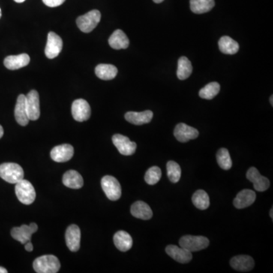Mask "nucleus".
Masks as SVG:
<instances>
[{
  "label": "nucleus",
  "instance_id": "f257e3e1",
  "mask_svg": "<svg viewBox=\"0 0 273 273\" xmlns=\"http://www.w3.org/2000/svg\"><path fill=\"white\" fill-rule=\"evenodd\" d=\"M33 267L37 273H56L60 269L61 264L56 256L44 255L34 261Z\"/></svg>",
  "mask_w": 273,
  "mask_h": 273
},
{
  "label": "nucleus",
  "instance_id": "f03ea898",
  "mask_svg": "<svg viewBox=\"0 0 273 273\" xmlns=\"http://www.w3.org/2000/svg\"><path fill=\"white\" fill-rule=\"evenodd\" d=\"M24 170L17 163H6L0 165V177L10 184L19 182L24 178Z\"/></svg>",
  "mask_w": 273,
  "mask_h": 273
},
{
  "label": "nucleus",
  "instance_id": "7ed1b4c3",
  "mask_svg": "<svg viewBox=\"0 0 273 273\" xmlns=\"http://www.w3.org/2000/svg\"><path fill=\"white\" fill-rule=\"evenodd\" d=\"M16 193L19 200L25 205H30L35 200L36 191L34 186L24 178L16 183Z\"/></svg>",
  "mask_w": 273,
  "mask_h": 273
},
{
  "label": "nucleus",
  "instance_id": "20e7f679",
  "mask_svg": "<svg viewBox=\"0 0 273 273\" xmlns=\"http://www.w3.org/2000/svg\"><path fill=\"white\" fill-rule=\"evenodd\" d=\"M101 14L98 10H92L84 16L78 18L76 20L79 29L84 33H90L95 29L100 23Z\"/></svg>",
  "mask_w": 273,
  "mask_h": 273
},
{
  "label": "nucleus",
  "instance_id": "39448f33",
  "mask_svg": "<svg viewBox=\"0 0 273 273\" xmlns=\"http://www.w3.org/2000/svg\"><path fill=\"white\" fill-rule=\"evenodd\" d=\"M179 244L181 247L188 251L196 252L207 248L209 246L210 241L204 236L185 235L181 237L179 240Z\"/></svg>",
  "mask_w": 273,
  "mask_h": 273
},
{
  "label": "nucleus",
  "instance_id": "423d86ee",
  "mask_svg": "<svg viewBox=\"0 0 273 273\" xmlns=\"http://www.w3.org/2000/svg\"><path fill=\"white\" fill-rule=\"evenodd\" d=\"M101 186L106 196L110 200H118L121 196V187L120 183L115 177L106 175L101 180Z\"/></svg>",
  "mask_w": 273,
  "mask_h": 273
},
{
  "label": "nucleus",
  "instance_id": "0eeeda50",
  "mask_svg": "<svg viewBox=\"0 0 273 273\" xmlns=\"http://www.w3.org/2000/svg\"><path fill=\"white\" fill-rule=\"evenodd\" d=\"M25 106L29 120L36 121L40 118V99L37 91H30L25 97Z\"/></svg>",
  "mask_w": 273,
  "mask_h": 273
},
{
  "label": "nucleus",
  "instance_id": "6e6552de",
  "mask_svg": "<svg viewBox=\"0 0 273 273\" xmlns=\"http://www.w3.org/2000/svg\"><path fill=\"white\" fill-rule=\"evenodd\" d=\"M112 143L118 149V152L124 156H130L134 154L136 149L135 142H130L127 136L116 133L112 136Z\"/></svg>",
  "mask_w": 273,
  "mask_h": 273
},
{
  "label": "nucleus",
  "instance_id": "1a4fd4ad",
  "mask_svg": "<svg viewBox=\"0 0 273 273\" xmlns=\"http://www.w3.org/2000/svg\"><path fill=\"white\" fill-rule=\"evenodd\" d=\"M72 113L73 118L77 121H87L91 115V106L89 103L83 99H78L73 102L72 106Z\"/></svg>",
  "mask_w": 273,
  "mask_h": 273
},
{
  "label": "nucleus",
  "instance_id": "9d476101",
  "mask_svg": "<svg viewBox=\"0 0 273 273\" xmlns=\"http://www.w3.org/2000/svg\"><path fill=\"white\" fill-rule=\"evenodd\" d=\"M38 226L36 223H32L29 226L23 225L21 227L13 228L11 231V235L15 240L25 244L31 241V237L34 232H37Z\"/></svg>",
  "mask_w": 273,
  "mask_h": 273
},
{
  "label": "nucleus",
  "instance_id": "9b49d317",
  "mask_svg": "<svg viewBox=\"0 0 273 273\" xmlns=\"http://www.w3.org/2000/svg\"><path fill=\"white\" fill-rule=\"evenodd\" d=\"M62 40L58 34L52 31L48 34L47 43L45 49V54L48 58L52 59L58 56L62 49Z\"/></svg>",
  "mask_w": 273,
  "mask_h": 273
},
{
  "label": "nucleus",
  "instance_id": "f8f14e48",
  "mask_svg": "<svg viewBox=\"0 0 273 273\" xmlns=\"http://www.w3.org/2000/svg\"><path fill=\"white\" fill-rule=\"evenodd\" d=\"M174 135L178 142L186 143L189 141L196 139L199 136V131L194 127H190L184 123H179L175 127Z\"/></svg>",
  "mask_w": 273,
  "mask_h": 273
},
{
  "label": "nucleus",
  "instance_id": "ddd939ff",
  "mask_svg": "<svg viewBox=\"0 0 273 273\" xmlns=\"http://www.w3.org/2000/svg\"><path fill=\"white\" fill-rule=\"evenodd\" d=\"M74 155V148L72 145H61L55 147L51 151L50 157L53 161L57 163H64L73 158Z\"/></svg>",
  "mask_w": 273,
  "mask_h": 273
},
{
  "label": "nucleus",
  "instance_id": "4468645a",
  "mask_svg": "<svg viewBox=\"0 0 273 273\" xmlns=\"http://www.w3.org/2000/svg\"><path fill=\"white\" fill-rule=\"evenodd\" d=\"M65 241L67 248L72 252H77L81 246L80 228L76 225H72L65 232Z\"/></svg>",
  "mask_w": 273,
  "mask_h": 273
},
{
  "label": "nucleus",
  "instance_id": "2eb2a0df",
  "mask_svg": "<svg viewBox=\"0 0 273 273\" xmlns=\"http://www.w3.org/2000/svg\"><path fill=\"white\" fill-rule=\"evenodd\" d=\"M247 178L253 184L255 190L262 192L269 187L270 181L266 177L262 176L259 171L255 167L249 169L247 172Z\"/></svg>",
  "mask_w": 273,
  "mask_h": 273
},
{
  "label": "nucleus",
  "instance_id": "dca6fc26",
  "mask_svg": "<svg viewBox=\"0 0 273 273\" xmlns=\"http://www.w3.org/2000/svg\"><path fill=\"white\" fill-rule=\"evenodd\" d=\"M166 252L172 259L180 263H187L192 259L191 252L186 249L175 245H169L166 247Z\"/></svg>",
  "mask_w": 273,
  "mask_h": 273
},
{
  "label": "nucleus",
  "instance_id": "f3484780",
  "mask_svg": "<svg viewBox=\"0 0 273 273\" xmlns=\"http://www.w3.org/2000/svg\"><path fill=\"white\" fill-rule=\"evenodd\" d=\"M256 193L253 190L244 189L237 195L234 199V206L237 209H244L247 207L251 206L256 199Z\"/></svg>",
  "mask_w": 273,
  "mask_h": 273
},
{
  "label": "nucleus",
  "instance_id": "a211bd4d",
  "mask_svg": "<svg viewBox=\"0 0 273 273\" xmlns=\"http://www.w3.org/2000/svg\"><path fill=\"white\" fill-rule=\"evenodd\" d=\"M30 56L26 53L17 55H9L4 59V65L10 70H17L28 65Z\"/></svg>",
  "mask_w": 273,
  "mask_h": 273
},
{
  "label": "nucleus",
  "instance_id": "6ab92c4d",
  "mask_svg": "<svg viewBox=\"0 0 273 273\" xmlns=\"http://www.w3.org/2000/svg\"><path fill=\"white\" fill-rule=\"evenodd\" d=\"M154 117L152 111L146 110L144 112H127L124 115V118L128 122L135 125H142L151 122Z\"/></svg>",
  "mask_w": 273,
  "mask_h": 273
},
{
  "label": "nucleus",
  "instance_id": "aec40b11",
  "mask_svg": "<svg viewBox=\"0 0 273 273\" xmlns=\"http://www.w3.org/2000/svg\"><path fill=\"white\" fill-rule=\"evenodd\" d=\"M130 214L135 218L141 220H151L153 217V211L149 205L143 201H136L130 208Z\"/></svg>",
  "mask_w": 273,
  "mask_h": 273
},
{
  "label": "nucleus",
  "instance_id": "412c9836",
  "mask_svg": "<svg viewBox=\"0 0 273 273\" xmlns=\"http://www.w3.org/2000/svg\"><path fill=\"white\" fill-rule=\"evenodd\" d=\"M230 263L232 268L239 271H249L254 266L253 258L247 255L234 256L231 259Z\"/></svg>",
  "mask_w": 273,
  "mask_h": 273
},
{
  "label": "nucleus",
  "instance_id": "4be33fe9",
  "mask_svg": "<svg viewBox=\"0 0 273 273\" xmlns=\"http://www.w3.org/2000/svg\"><path fill=\"white\" fill-rule=\"evenodd\" d=\"M15 117L16 121L20 125L26 126L29 123L28 114H27L26 106H25V96L20 94L18 97L17 103L15 108Z\"/></svg>",
  "mask_w": 273,
  "mask_h": 273
},
{
  "label": "nucleus",
  "instance_id": "5701e85b",
  "mask_svg": "<svg viewBox=\"0 0 273 273\" xmlns=\"http://www.w3.org/2000/svg\"><path fill=\"white\" fill-rule=\"evenodd\" d=\"M62 183L70 188L80 189L83 187L84 180L77 171L70 170L63 175Z\"/></svg>",
  "mask_w": 273,
  "mask_h": 273
},
{
  "label": "nucleus",
  "instance_id": "b1692460",
  "mask_svg": "<svg viewBox=\"0 0 273 273\" xmlns=\"http://www.w3.org/2000/svg\"><path fill=\"white\" fill-rule=\"evenodd\" d=\"M113 241L117 249L121 252L127 251L133 245L131 236L124 231L117 232L114 235Z\"/></svg>",
  "mask_w": 273,
  "mask_h": 273
},
{
  "label": "nucleus",
  "instance_id": "393cba45",
  "mask_svg": "<svg viewBox=\"0 0 273 273\" xmlns=\"http://www.w3.org/2000/svg\"><path fill=\"white\" fill-rule=\"evenodd\" d=\"M109 44L112 49H127L129 46V40L127 35L121 30H116L110 36L109 39Z\"/></svg>",
  "mask_w": 273,
  "mask_h": 273
},
{
  "label": "nucleus",
  "instance_id": "a878e982",
  "mask_svg": "<svg viewBox=\"0 0 273 273\" xmlns=\"http://www.w3.org/2000/svg\"><path fill=\"white\" fill-rule=\"evenodd\" d=\"M95 73L99 79L109 81L116 77L118 70L113 64H100L96 67Z\"/></svg>",
  "mask_w": 273,
  "mask_h": 273
},
{
  "label": "nucleus",
  "instance_id": "bb28decb",
  "mask_svg": "<svg viewBox=\"0 0 273 273\" xmlns=\"http://www.w3.org/2000/svg\"><path fill=\"white\" fill-rule=\"evenodd\" d=\"M215 7L214 0H190V10L195 14H204Z\"/></svg>",
  "mask_w": 273,
  "mask_h": 273
},
{
  "label": "nucleus",
  "instance_id": "cd10ccee",
  "mask_svg": "<svg viewBox=\"0 0 273 273\" xmlns=\"http://www.w3.org/2000/svg\"><path fill=\"white\" fill-rule=\"evenodd\" d=\"M219 47L223 53L228 54V55H234L239 50V45L238 42L228 36H224L220 38L219 41Z\"/></svg>",
  "mask_w": 273,
  "mask_h": 273
},
{
  "label": "nucleus",
  "instance_id": "c85d7f7f",
  "mask_svg": "<svg viewBox=\"0 0 273 273\" xmlns=\"http://www.w3.org/2000/svg\"><path fill=\"white\" fill-rule=\"evenodd\" d=\"M193 72L191 62L185 56L181 57L178 61V70H177V77L180 80H185L188 79Z\"/></svg>",
  "mask_w": 273,
  "mask_h": 273
},
{
  "label": "nucleus",
  "instance_id": "c756f323",
  "mask_svg": "<svg viewBox=\"0 0 273 273\" xmlns=\"http://www.w3.org/2000/svg\"><path fill=\"white\" fill-rule=\"evenodd\" d=\"M192 202L197 209L201 210V211H205L208 209L211 204L209 195L203 190H196L193 193V196H192Z\"/></svg>",
  "mask_w": 273,
  "mask_h": 273
},
{
  "label": "nucleus",
  "instance_id": "7c9ffc66",
  "mask_svg": "<svg viewBox=\"0 0 273 273\" xmlns=\"http://www.w3.org/2000/svg\"><path fill=\"white\" fill-rule=\"evenodd\" d=\"M220 91V84L217 82H211L199 91V95L201 98L205 100H212L216 96L218 95Z\"/></svg>",
  "mask_w": 273,
  "mask_h": 273
},
{
  "label": "nucleus",
  "instance_id": "2f4dec72",
  "mask_svg": "<svg viewBox=\"0 0 273 273\" xmlns=\"http://www.w3.org/2000/svg\"><path fill=\"white\" fill-rule=\"evenodd\" d=\"M217 163L221 169L224 170H229L232 166V159L229 151L226 148L219 150L217 154Z\"/></svg>",
  "mask_w": 273,
  "mask_h": 273
},
{
  "label": "nucleus",
  "instance_id": "473e14b6",
  "mask_svg": "<svg viewBox=\"0 0 273 273\" xmlns=\"http://www.w3.org/2000/svg\"><path fill=\"white\" fill-rule=\"evenodd\" d=\"M167 169V175L169 180L172 183H177L181 178V167L178 163L174 161L168 162L166 165Z\"/></svg>",
  "mask_w": 273,
  "mask_h": 273
},
{
  "label": "nucleus",
  "instance_id": "72a5a7b5",
  "mask_svg": "<svg viewBox=\"0 0 273 273\" xmlns=\"http://www.w3.org/2000/svg\"><path fill=\"white\" fill-rule=\"evenodd\" d=\"M162 177L161 169L158 166H153L145 174V181L150 185H154L159 182Z\"/></svg>",
  "mask_w": 273,
  "mask_h": 273
},
{
  "label": "nucleus",
  "instance_id": "f704fd0d",
  "mask_svg": "<svg viewBox=\"0 0 273 273\" xmlns=\"http://www.w3.org/2000/svg\"><path fill=\"white\" fill-rule=\"evenodd\" d=\"M65 0H43V4L49 7H57L64 4Z\"/></svg>",
  "mask_w": 273,
  "mask_h": 273
},
{
  "label": "nucleus",
  "instance_id": "c9c22d12",
  "mask_svg": "<svg viewBox=\"0 0 273 273\" xmlns=\"http://www.w3.org/2000/svg\"><path fill=\"white\" fill-rule=\"evenodd\" d=\"M25 248L27 251H32V250H34V247H33L32 243H31V241H28V242H27L26 244H25Z\"/></svg>",
  "mask_w": 273,
  "mask_h": 273
},
{
  "label": "nucleus",
  "instance_id": "e433bc0d",
  "mask_svg": "<svg viewBox=\"0 0 273 273\" xmlns=\"http://www.w3.org/2000/svg\"><path fill=\"white\" fill-rule=\"evenodd\" d=\"M4 134V127H2V125H0V139H2L3 136Z\"/></svg>",
  "mask_w": 273,
  "mask_h": 273
},
{
  "label": "nucleus",
  "instance_id": "4c0bfd02",
  "mask_svg": "<svg viewBox=\"0 0 273 273\" xmlns=\"http://www.w3.org/2000/svg\"><path fill=\"white\" fill-rule=\"evenodd\" d=\"M8 272V271H7V268H4V267L0 266V273H7Z\"/></svg>",
  "mask_w": 273,
  "mask_h": 273
},
{
  "label": "nucleus",
  "instance_id": "58836bf2",
  "mask_svg": "<svg viewBox=\"0 0 273 273\" xmlns=\"http://www.w3.org/2000/svg\"><path fill=\"white\" fill-rule=\"evenodd\" d=\"M155 4H161L164 0H153Z\"/></svg>",
  "mask_w": 273,
  "mask_h": 273
},
{
  "label": "nucleus",
  "instance_id": "ea45409f",
  "mask_svg": "<svg viewBox=\"0 0 273 273\" xmlns=\"http://www.w3.org/2000/svg\"><path fill=\"white\" fill-rule=\"evenodd\" d=\"M14 1L18 3V4H22V3L25 2V0H14Z\"/></svg>",
  "mask_w": 273,
  "mask_h": 273
},
{
  "label": "nucleus",
  "instance_id": "a19ab883",
  "mask_svg": "<svg viewBox=\"0 0 273 273\" xmlns=\"http://www.w3.org/2000/svg\"><path fill=\"white\" fill-rule=\"evenodd\" d=\"M272 212H273V209H272V208H271V211H270V214H270V217H271V219H273Z\"/></svg>",
  "mask_w": 273,
  "mask_h": 273
},
{
  "label": "nucleus",
  "instance_id": "79ce46f5",
  "mask_svg": "<svg viewBox=\"0 0 273 273\" xmlns=\"http://www.w3.org/2000/svg\"><path fill=\"white\" fill-rule=\"evenodd\" d=\"M273 97L272 96H271V98H270V102H271V106H273Z\"/></svg>",
  "mask_w": 273,
  "mask_h": 273
},
{
  "label": "nucleus",
  "instance_id": "37998d69",
  "mask_svg": "<svg viewBox=\"0 0 273 273\" xmlns=\"http://www.w3.org/2000/svg\"><path fill=\"white\" fill-rule=\"evenodd\" d=\"M2 17V11H1V9H0V19Z\"/></svg>",
  "mask_w": 273,
  "mask_h": 273
}]
</instances>
